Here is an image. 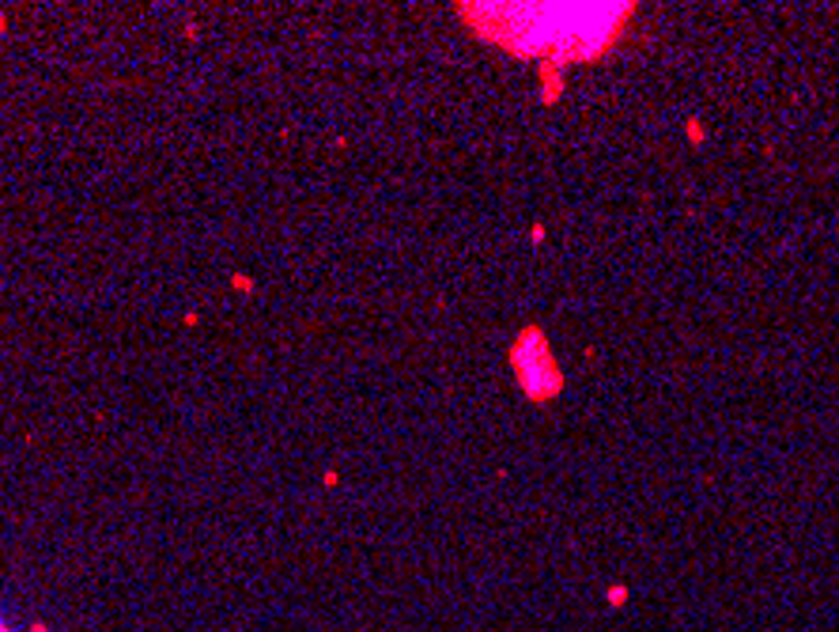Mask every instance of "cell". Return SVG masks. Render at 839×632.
Masks as SVG:
<instances>
[{"mask_svg": "<svg viewBox=\"0 0 839 632\" xmlns=\"http://www.w3.org/2000/svg\"><path fill=\"white\" fill-rule=\"evenodd\" d=\"M636 12V4H488L473 8L469 20L522 57L545 53L559 61H598L624 38Z\"/></svg>", "mask_w": 839, "mask_h": 632, "instance_id": "obj_1", "label": "cell"}, {"mask_svg": "<svg viewBox=\"0 0 839 632\" xmlns=\"http://www.w3.org/2000/svg\"><path fill=\"white\" fill-rule=\"evenodd\" d=\"M515 367H518L522 390H526L533 402H548V398H556L559 386H564V375H559L552 349H548V341H545L540 330H522V337L515 345Z\"/></svg>", "mask_w": 839, "mask_h": 632, "instance_id": "obj_2", "label": "cell"}, {"mask_svg": "<svg viewBox=\"0 0 839 632\" xmlns=\"http://www.w3.org/2000/svg\"><path fill=\"white\" fill-rule=\"evenodd\" d=\"M684 133H688V141H692V144H703V141H707V133H703V125H699V122H696V118H692V122H688V125H684Z\"/></svg>", "mask_w": 839, "mask_h": 632, "instance_id": "obj_3", "label": "cell"}, {"mask_svg": "<svg viewBox=\"0 0 839 632\" xmlns=\"http://www.w3.org/2000/svg\"><path fill=\"white\" fill-rule=\"evenodd\" d=\"M0 632H8V629H4V621H0Z\"/></svg>", "mask_w": 839, "mask_h": 632, "instance_id": "obj_4", "label": "cell"}]
</instances>
